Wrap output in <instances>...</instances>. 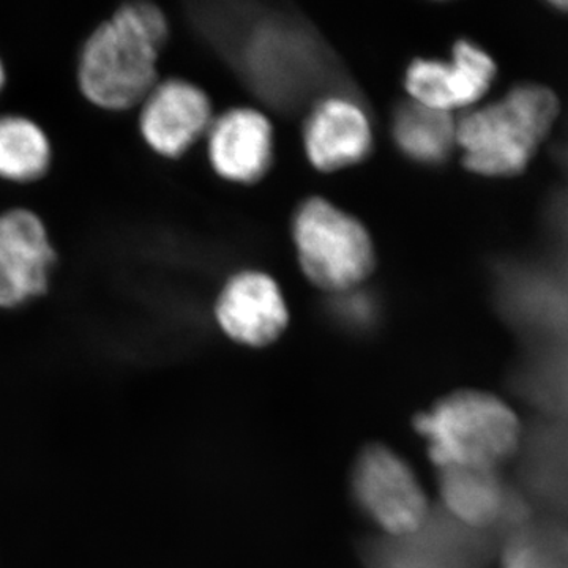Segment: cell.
Segmentation results:
<instances>
[{"instance_id": "1", "label": "cell", "mask_w": 568, "mask_h": 568, "mask_svg": "<svg viewBox=\"0 0 568 568\" xmlns=\"http://www.w3.org/2000/svg\"><path fill=\"white\" fill-rule=\"evenodd\" d=\"M170 22L152 2H129L100 22L81 44L77 85L97 110L136 111L160 78Z\"/></svg>"}, {"instance_id": "2", "label": "cell", "mask_w": 568, "mask_h": 568, "mask_svg": "<svg viewBox=\"0 0 568 568\" xmlns=\"http://www.w3.org/2000/svg\"><path fill=\"white\" fill-rule=\"evenodd\" d=\"M559 100L551 89L526 82L503 99L470 108L457 119V148L470 173L521 174L555 126Z\"/></svg>"}, {"instance_id": "3", "label": "cell", "mask_w": 568, "mask_h": 568, "mask_svg": "<svg viewBox=\"0 0 568 568\" xmlns=\"http://www.w3.org/2000/svg\"><path fill=\"white\" fill-rule=\"evenodd\" d=\"M416 432L428 446L437 469L481 467L499 469L521 444V422L499 396L462 390L418 414Z\"/></svg>"}, {"instance_id": "4", "label": "cell", "mask_w": 568, "mask_h": 568, "mask_svg": "<svg viewBox=\"0 0 568 568\" xmlns=\"http://www.w3.org/2000/svg\"><path fill=\"white\" fill-rule=\"evenodd\" d=\"M293 239L306 278L325 293H349L375 268V246L364 224L323 197L298 205Z\"/></svg>"}, {"instance_id": "5", "label": "cell", "mask_w": 568, "mask_h": 568, "mask_svg": "<svg viewBox=\"0 0 568 568\" xmlns=\"http://www.w3.org/2000/svg\"><path fill=\"white\" fill-rule=\"evenodd\" d=\"M361 555L366 568H487L493 532L466 528L433 504L420 528L366 538Z\"/></svg>"}, {"instance_id": "6", "label": "cell", "mask_w": 568, "mask_h": 568, "mask_svg": "<svg viewBox=\"0 0 568 568\" xmlns=\"http://www.w3.org/2000/svg\"><path fill=\"white\" fill-rule=\"evenodd\" d=\"M351 493L358 510L384 536H405L420 528L433 506L410 466L383 444L358 454Z\"/></svg>"}, {"instance_id": "7", "label": "cell", "mask_w": 568, "mask_h": 568, "mask_svg": "<svg viewBox=\"0 0 568 568\" xmlns=\"http://www.w3.org/2000/svg\"><path fill=\"white\" fill-rule=\"evenodd\" d=\"M58 250L39 213L0 212V310H14L48 294Z\"/></svg>"}, {"instance_id": "8", "label": "cell", "mask_w": 568, "mask_h": 568, "mask_svg": "<svg viewBox=\"0 0 568 568\" xmlns=\"http://www.w3.org/2000/svg\"><path fill=\"white\" fill-rule=\"evenodd\" d=\"M136 111L142 142L166 160L182 159L192 151L215 119L207 93L182 78L156 82Z\"/></svg>"}, {"instance_id": "9", "label": "cell", "mask_w": 568, "mask_h": 568, "mask_svg": "<svg viewBox=\"0 0 568 568\" xmlns=\"http://www.w3.org/2000/svg\"><path fill=\"white\" fill-rule=\"evenodd\" d=\"M496 62L469 40H459L448 61L417 59L406 70L410 100L432 110H470L487 95L496 80Z\"/></svg>"}, {"instance_id": "10", "label": "cell", "mask_w": 568, "mask_h": 568, "mask_svg": "<svg viewBox=\"0 0 568 568\" xmlns=\"http://www.w3.org/2000/svg\"><path fill=\"white\" fill-rule=\"evenodd\" d=\"M215 320L234 342L263 347L276 342L286 331L290 313L272 276L244 271L224 283L215 302Z\"/></svg>"}, {"instance_id": "11", "label": "cell", "mask_w": 568, "mask_h": 568, "mask_svg": "<svg viewBox=\"0 0 568 568\" xmlns=\"http://www.w3.org/2000/svg\"><path fill=\"white\" fill-rule=\"evenodd\" d=\"M205 142L212 170L234 183L260 181L274 156L272 123L253 108H234L213 119Z\"/></svg>"}, {"instance_id": "12", "label": "cell", "mask_w": 568, "mask_h": 568, "mask_svg": "<svg viewBox=\"0 0 568 568\" xmlns=\"http://www.w3.org/2000/svg\"><path fill=\"white\" fill-rule=\"evenodd\" d=\"M304 145L306 156L316 170L323 173L345 170L364 162L372 152V123L354 100L327 97L306 119Z\"/></svg>"}, {"instance_id": "13", "label": "cell", "mask_w": 568, "mask_h": 568, "mask_svg": "<svg viewBox=\"0 0 568 568\" xmlns=\"http://www.w3.org/2000/svg\"><path fill=\"white\" fill-rule=\"evenodd\" d=\"M437 487V506L466 528L493 532L510 517V495L499 469L443 467Z\"/></svg>"}, {"instance_id": "14", "label": "cell", "mask_w": 568, "mask_h": 568, "mask_svg": "<svg viewBox=\"0 0 568 568\" xmlns=\"http://www.w3.org/2000/svg\"><path fill=\"white\" fill-rule=\"evenodd\" d=\"M54 160L50 134L17 112L0 114V181L31 185L47 178Z\"/></svg>"}, {"instance_id": "15", "label": "cell", "mask_w": 568, "mask_h": 568, "mask_svg": "<svg viewBox=\"0 0 568 568\" xmlns=\"http://www.w3.org/2000/svg\"><path fill=\"white\" fill-rule=\"evenodd\" d=\"M392 133L399 151L422 164L446 162L457 149L455 115L432 110L413 100L396 108Z\"/></svg>"}, {"instance_id": "16", "label": "cell", "mask_w": 568, "mask_h": 568, "mask_svg": "<svg viewBox=\"0 0 568 568\" xmlns=\"http://www.w3.org/2000/svg\"><path fill=\"white\" fill-rule=\"evenodd\" d=\"M500 568H568V529L519 526L504 540Z\"/></svg>"}, {"instance_id": "17", "label": "cell", "mask_w": 568, "mask_h": 568, "mask_svg": "<svg viewBox=\"0 0 568 568\" xmlns=\"http://www.w3.org/2000/svg\"><path fill=\"white\" fill-rule=\"evenodd\" d=\"M7 85V69L6 63L0 59V95H2L3 89Z\"/></svg>"}, {"instance_id": "18", "label": "cell", "mask_w": 568, "mask_h": 568, "mask_svg": "<svg viewBox=\"0 0 568 568\" xmlns=\"http://www.w3.org/2000/svg\"><path fill=\"white\" fill-rule=\"evenodd\" d=\"M552 7H555V9H558L559 11H562V13L568 14V2H555L552 3Z\"/></svg>"}]
</instances>
